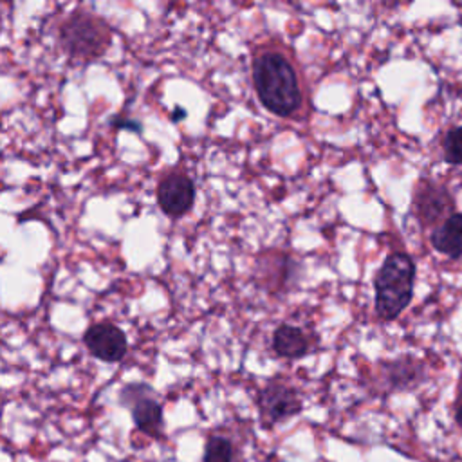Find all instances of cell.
I'll use <instances>...</instances> for the list:
<instances>
[{
	"instance_id": "obj_1",
	"label": "cell",
	"mask_w": 462,
	"mask_h": 462,
	"mask_svg": "<svg viewBox=\"0 0 462 462\" xmlns=\"http://www.w3.org/2000/svg\"><path fill=\"white\" fill-rule=\"evenodd\" d=\"M251 81L260 105L280 119L305 123L310 92L294 51L278 36L258 42L251 51Z\"/></svg>"
},
{
	"instance_id": "obj_2",
	"label": "cell",
	"mask_w": 462,
	"mask_h": 462,
	"mask_svg": "<svg viewBox=\"0 0 462 462\" xmlns=\"http://www.w3.org/2000/svg\"><path fill=\"white\" fill-rule=\"evenodd\" d=\"M114 42L110 23L90 9L78 7L58 23V43L74 65L92 63L103 58Z\"/></svg>"
},
{
	"instance_id": "obj_3",
	"label": "cell",
	"mask_w": 462,
	"mask_h": 462,
	"mask_svg": "<svg viewBox=\"0 0 462 462\" xmlns=\"http://www.w3.org/2000/svg\"><path fill=\"white\" fill-rule=\"evenodd\" d=\"M415 262L404 251H392L374 274V309L379 319L393 321L410 305Z\"/></svg>"
},
{
	"instance_id": "obj_4",
	"label": "cell",
	"mask_w": 462,
	"mask_h": 462,
	"mask_svg": "<svg viewBox=\"0 0 462 462\" xmlns=\"http://www.w3.org/2000/svg\"><path fill=\"white\" fill-rule=\"evenodd\" d=\"M119 404L132 411L135 428L159 440L164 437V411L155 390L146 383H128L119 390Z\"/></svg>"
},
{
	"instance_id": "obj_5",
	"label": "cell",
	"mask_w": 462,
	"mask_h": 462,
	"mask_svg": "<svg viewBox=\"0 0 462 462\" xmlns=\"http://www.w3.org/2000/svg\"><path fill=\"white\" fill-rule=\"evenodd\" d=\"M256 408L262 426L271 428L296 417L303 408V401L291 383L282 377H273L258 390Z\"/></svg>"
},
{
	"instance_id": "obj_6",
	"label": "cell",
	"mask_w": 462,
	"mask_h": 462,
	"mask_svg": "<svg viewBox=\"0 0 462 462\" xmlns=\"http://www.w3.org/2000/svg\"><path fill=\"white\" fill-rule=\"evenodd\" d=\"M195 182L182 168L166 170L155 186V200L159 209L171 220L188 215L195 204Z\"/></svg>"
},
{
	"instance_id": "obj_7",
	"label": "cell",
	"mask_w": 462,
	"mask_h": 462,
	"mask_svg": "<svg viewBox=\"0 0 462 462\" xmlns=\"http://www.w3.org/2000/svg\"><path fill=\"white\" fill-rule=\"evenodd\" d=\"M413 213L422 227H437L446 218L455 215V200L446 186L431 180L420 179L413 189L411 199Z\"/></svg>"
},
{
	"instance_id": "obj_8",
	"label": "cell",
	"mask_w": 462,
	"mask_h": 462,
	"mask_svg": "<svg viewBox=\"0 0 462 462\" xmlns=\"http://www.w3.org/2000/svg\"><path fill=\"white\" fill-rule=\"evenodd\" d=\"M296 274L294 258L282 249H265L254 260V280L271 296L289 291Z\"/></svg>"
},
{
	"instance_id": "obj_9",
	"label": "cell",
	"mask_w": 462,
	"mask_h": 462,
	"mask_svg": "<svg viewBox=\"0 0 462 462\" xmlns=\"http://www.w3.org/2000/svg\"><path fill=\"white\" fill-rule=\"evenodd\" d=\"M81 339L87 352L103 363H119L128 352L125 330L112 321H96L88 325Z\"/></svg>"
},
{
	"instance_id": "obj_10",
	"label": "cell",
	"mask_w": 462,
	"mask_h": 462,
	"mask_svg": "<svg viewBox=\"0 0 462 462\" xmlns=\"http://www.w3.org/2000/svg\"><path fill=\"white\" fill-rule=\"evenodd\" d=\"M318 337L307 328L283 321L271 336V348L282 359H301L316 348Z\"/></svg>"
},
{
	"instance_id": "obj_11",
	"label": "cell",
	"mask_w": 462,
	"mask_h": 462,
	"mask_svg": "<svg viewBox=\"0 0 462 462\" xmlns=\"http://www.w3.org/2000/svg\"><path fill=\"white\" fill-rule=\"evenodd\" d=\"M424 377L422 365L410 357H397L379 365V379L388 392H401L417 386Z\"/></svg>"
},
{
	"instance_id": "obj_12",
	"label": "cell",
	"mask_w": 462,
	"mask_h": 462,
	"mask_svg": "<svg viewBox=\"0 0 462 462\" xmlns=\"http://www.w3.org/2000/svg\"><path fill=\"white\" fill-rule=\"evenodd\" d=\"M430 242L435 251L446 254L449 258L462 256V213H455L439 224L431 235Z\"/></svg>"
},
{
	"instance_id": "obj_13",
	"label": "cell",
	"mask_w": 462,
	"mask_h": 462,
	"mask_svg": "<svg viewBox=\"0 0 462 462\" xmlns=\"http://www.w3.org/2000/svg\"><path fill=\"white\" fill-rule=\"evenodd\" d=\"M236 449L231 439L213 433L208 437L204 446L202 462H235Z\"/></svg>"
},
{
	"instance_id": "obj_14",
	"label": "cell",
	"mask_w": 462,
	"mask_h": 462,
	"mask_svg": "<svg viewBox=\"0 0 462 462\" xmlns=\"http://www.w3.org/2000/svg\"><path fill=\"white\" fill-rule=\"evenodd\" d=\"M442 155L449 164H462V126H453L442 139Z\"/></svg>"
},
{
	"instance_id": "obj_15",
	"label": "cell",
	"mask_w": 462,
	"mask_h": 462,
	"mask_svg": "<svg viewBox=\"0 0 462 462\" xmlns=\"http://www.w3.org/2000/svg\"><path fill=\"white\" fill-rule=\"evenodd\" d=\"M455 420L462 428V383L458 384V392L455 397Z\"/></svg>"
}]
</instances>
